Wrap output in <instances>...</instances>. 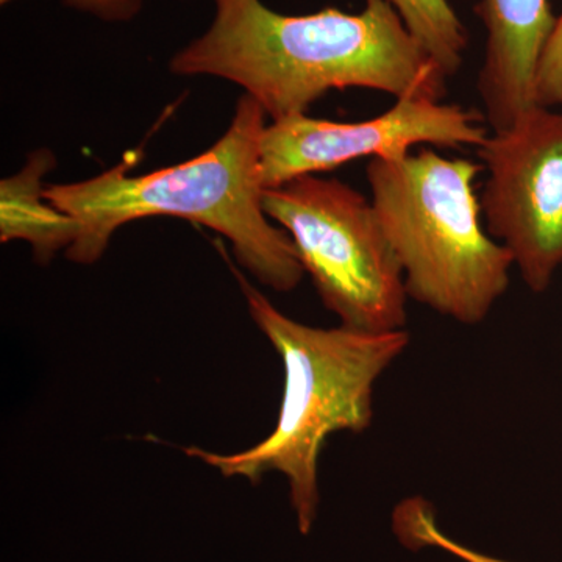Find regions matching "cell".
Returning <instances> with one entry per match:
<instances>
[{
	"mask_svg": "<svg viewBox=\"0 0 562 562\" xmlns=\"http://www.w3.org/2000/svg\"><path fill=\"white\" fill-rule=\"evenodd\" d=\"M236 279L251 321L283 364L284 384L276 427L262 441L236 453L188 447L184 453L225 479L261 482L269 472L286 476L290 503L302 536L319 516V460L333 432L368 430L380 376L409 346L408 330L366 333L317 328L288 317L241 273Z\"/></svg>",
	"mask_w": 562,
	"mask_h": 562,
	"instance_id": "3",
	"label": "cell"
},
{
	"mask_svg": "<svg viewBox=\"0 0 562 562\" xmlns=\"http://www.w3.org/2000/svg\"><path fill=\"white\" fill-rule=\"evenodd\" d=\"M484 117L454 103L428 98L397 99L380 116L360 122L314 120L306 114L272 121L261 138L265 190L347 162L402 160L413 147H476L486 140Z\"/></svg>",
	"mask_w": 562,
	"mask_h": 562,
	"instance_id": "7",
	"label": "cell"
},
{
	"mask_svg": "<svg viewBox=\"0 0 562 562\" xmlns=\"http://www.w3.org/2000/svg\"><path fill=\"white\" fill-rule=\"evenodd\" d=\"M536 103L546 109L562 106V14L557 20L539 65Z\"/></svg>",
	"mask_w": 562,
	"mask_h": 562,
	"instance_id": "11",
	"label": "cell"
},
{
	"mask_svg": "<svg viewBox=\"0 0 562 562\" xmlns=\"http://www.w3.org/2000/svg\"><path fill=\"white\" fill-rule=\"evenodd\" d=\"M266 111L250 95L236 103L231 127L199 157L144 176L128 162L77 183L47 184L44 198L76 222L66 258L94 265L111 236L128 222L180 217L220 233L239 265L265 286L290 292L301 284L302 262L290 235L262 209L261 138Z\"/></svg>",
	"mask_w": 562,
	"mask_h": 562,
	"instance_id": "2",
	"label": "cell"
},
{
	"mask_svg": "<svg viewBox=\"0 0 562 562\" xmlns=\"http://www.w3.org/2000/svg\"><path fill=\"white\" fill-rule=\"evenodd\" d=\"M460 557L464 562H509L490 557V554L476 552V550L469 549V547H464V549L461 550Z\"/></svg>",
	"mask_w": 562,
	"mask_h": 562,
	"instance_id": "13",
	"label": "cell"
},
{
	"mask_svg": "<svg viewBox=\"0 0 562 562\" xmlns=\"http://www.w3.org/2000/svg\"><path fill=\"white\" fill-rule=\"evenodd\" d=\"M486 54L479 74L483 117L492 132L512 127L536 103V79L558 18L549 0H480Z\"/></svg>",
	"mask_w": 562,
	"mask_h": 562,
	"instance_id": "8",
	"label": "cell"
},
{
	"mask_svg": "<svg viewBox=\"0 0 562 562\" xmlns=\"http://www.w3.org/2000/svg\"><path fill=\"white\" fill-rule=\"evenodd\" d=\"M13 0H0L2 5ZM72 9L92 14L106 22H127L138 16L144 7V0H65Z\"/></svg>",
	"mask_w": 562,
	"mask_h": 562,
	"instance_id": "12",
	"label": "cell"
},
{
	"mask_svg": "<svg viewBox=\"0 0 562 562\" xmlns=\"http://www.w3.org/2000/svg\"><path fill=\"white\" fill-rule=\"evenodd\" d=\"M262 209L290 235L303 271L342 327L405 330L401 261L371 199L342 181L303 176L262 191Z\"/></svg>",
	"mask_w": 562,
	"mask_h": 562,
	"instance_id": "5",
	"label": "cell"
},
{
	"mask_svg": "<svg viewBox=\"0 0 562 562\" xmlns=\"http://www.w3.org/2000/svg\"><path fill=\"white\" fill-rule=\"evenodd\" d=\"M483 166L430 147L371 160V201L401 261L408 299L462 325L482 324L509 288L512 255L484 231Z\"/></svg>",
	"mask_w": 562,
	"mask_h": 562,
	"instance_id": "4",
	"label": "cell"
},
{
	"mask_svg": "<svg viewBox=\"0 0 562 562\" xmlns=\"http://www.w3.org/2000/svg\"><path fill=\"white\" fill-rule=\"evenodd\" d=\"M425 54L452 79L460 72L468 33L449 0H387Z\"/></svg>",
	"mask_w": 562,
	"mask_h": 562,
	"instance_id": "10",
	"label": "cell"
},
{
	"mask_svg": "<svg viewBox=\"0 0 562 562\" xmlns=\"http://www.w3.org/2000/svg\"><path fill=\"white\" fill-rule=\"evenodd\" d=\"M476 150L486 231L530 291L549 290L562 266V111L532 106Z\"/></svg>",
	"mask_w": 562,
	"mask_h": 562,
	"instance_id": "6",
	"label": "cell"
},
{
	"mask_svg": "<svg viewBox=\"0 0 562 562\" xmlns=\"http://www.w3.org/2000/svg\"><path fill=\"white\" fill-rule=\"evenodd\" d=\"M209 31L173 55L176 76H211L244 88L272 121L306 114L328 91L366 88L442 101L446 74L387 0L361 13L330 7L288 16L261 0H213Z\"/></svg>",
	"mask_w": 562,
	"mask_h": 562,
	"instance_id": "1",
	"label": "cell"
},
{
	"mask_svg": "<svg viewBox=\"0 0 562 562\" xmlns=\"http://www.w3.org/2000/svg\"><path fill=\"white\" fill-rule=\"evenodd\" d=\"M55 166L49 150L31 155L25 168L0 183V241L21 239L31 244L41 265L68 250L76 239V222L52 206L44 198V176Z\"/></svg>",
	"mask_w": 562,
	"mask_h": 562,
	"instance_id": "9",
	"label": "cell"
}]
</instances>
